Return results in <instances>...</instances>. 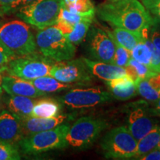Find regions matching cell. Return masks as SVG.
<instances>
[{"instance_id":"obj_1","label":"cell","mask_w":160,"mask_h":160,"mask_svg":"<svg viewBox=\"0 0 160 160\" xmlns=\"http://www.w3.org/2000/svg\"><path fill=\"white\" fill-rule=\"evenodd\" d=\"M96 11L100 19L113 27L140 33L153 21V17L139 0L106 1Z\"/></svg>"},{"instance_id":"obj_2","label":"cell","mask_w":160,"mask_h":160,"mask_svg":"<svg viewBox=\"0 0 160 160\" xmlns=\"http://www.w3.org/2000/svg\"><path fill=\"white\" fill-rule=\"evenodd\" d=\"M36 43L42 54L55 62L67 61L75 57V45L56 25L39 29Z\"/></svg>"},{"instance_id":"obj_3","label":"cell","mask_w":160,"mask_h":160,"mask_svg":"<svg viewBox=\"0 0 160 160\" xmlns=\"http://www.w3.org/2000/svg\"><path fill=\"white\" fill-rule=\"evenodd\" d=\"M69 124H61L54 128L25 136L18 143L19 148L24 154L37 155L56 149L67 147L66 135Z\"/></svg>"},{"instance_id":"obj_4","label":"cell","mask_w":160,"mask_h":160,"mask_svg":"<svg viewBox=\"0 0 160 160\" xmlns=\"http://www.w3.org/2000/svg\"><path fill=\"white\" fill-rule=\"evenodd\" d=\"M0 40L16 57L35 53L37 48L30 27L19 20H13L0 26Z\"/></svg>"},{"instance_id":"obj_5","label":"cell","mask_w":160,"mask_h":160,"mask_svg":"<svg viewBox=\"0 0 160 160\" xmlns=\"http://www.w3.org/2000/svg\"><path fill=\"white\" fill-rule=\"evenodd\" d=\"M63 0H35L22 6L17 17L38 29H43L57 24Z\"/></svg>"},{"instance_id":"obj_6","label":"cell","mask_w":160,"mask_h":160,"mask_svg":"<svg viewBox=\"0 0 160 160\" xmlns=\"http://www.w3.org/2000/svg\"><path fill=\"white\" fill-rule=\"evenodd\" d=\"M108 126V124L99 118L92 117L79 118L73 125L70 126L65 138L68 146L77 150L88 148Z\"/></svg>"},{"instance_id":"obj_7","label":"cell","mask_w":160,"mask_h":160,"mask_svg":"<svg viewBox=\"0 0 160 160\" xmlns=\"http://www.w3.org/2000/svg\"><path fill=\"white\" fill-rule=\"evenodd\" d=\"M100 145L108 159H128L135 157L137 140L127 127L120 126L111 129L104 136Z\"/></svg>"},{"instance_id":"obj_8","label":"cell","mask_w":160,"mask_h":160,"mask_svg":"<svg viewBox=\"0 0 160 160\" xmlns=\"http://www.w3.org/2000/svg\"><path fill=\"white\" fill-rule=\"evenodd\" d=\"M55 61L49 58L33 53L17 57L9 62L5 71L8 74L25 80L50 76V71Z\"/></svg>"},{"instance_id":"obj_9","label":"cell","mask_w":160,"mask_h":160,"mask_svg":"<svg viewBox=\"0 0 160 160\" xmlns=\"http://www.w3.org/2000/svg\"><path fill=\"white\" fill-rule=\"evenodd\" d=\"M50 76L58 81L67 84L85 85L93 82V74L82 58L63 62H55Z\"/></svg>"},{"instance_id":"obj_10","label":"cell","mask_w":160,"mask_h":160,"mask_svg":"<svg viewBox=\"0 0 160 160\" xmlns=\"http://www.w3.org/2000/svg\"><path fill=\"white\" fill-rule=\"evenodd\" d=\"M109 92L99 88H72L60 98L62 104L71 109L82 110L91 108L111 101Z\"/></svg>"},{"instance_id":"obj_11","label":"cell","mask_w":160,"mask_h":160,"mask_svg":"<svg viewBox=\"0 0 160 160\" xmlns=\"http://www.w3.org/2000/svg\"><path fill=\"white\" fill-rule=\"evenodd\" d=\"M149 108L148 102L146 100H138L126 106L127 128L137 141L151 131L158 123L150 113Z\"/></svg>"},{"instance_id":"obj_12","label":"cell","mask_w":160,"mask_h":160,"mask_svg":"<svg viewBox=\"0 0 160 160\" xmlns=\"http://www.w3.org/2000/svg\"><path fill=\"white\" fill-rule=\"evenodd\" d=\"M87 51L93 60L113 64L116 48L113 39L108 31L93 28L88 38Z\"/></svg>"},{"instance_id":"obj_13","label":"cell","mask_w":160,"mask_h":160,"mask_svg":"<svg viewBox=\"0 0 160 160\" xmlns=\"http://www.w3.org/2000/svg\"><path fill=\"white\" fill-rule=\"evenodd\" d=\"M23 137L20 120L9 111L0 113V142L18 145Z\"/></svg>"},{"instance_id":"obj_14","label":"cell","mask_w":160,"mask_h":160,"mask_svg":"<svg viewBox=\"0 0 160 160\" xmlns=\"http://www.w3.org/2000/svg\"><path fill=\"white\" fill-rule=\"evenodd\" d=\"M71 116L59 114L53 117H28L20 120L23 137L54 128L68 119Z\"/></svg>"},{"instance_id":"obj_15","label":"cell","mask_w":160,"mask_h":160,"mask_svg":"<svg viewBox=\"0 0 160 160\" xmlns=\"http://www.w3.org/2000/svg\"><path fill=\"white\" fill-rule=\"evenodd\" d=\"M2 88L8 95L24 96L31 98L46 96V93L36 88L28 80L14 76L8 75L3 77Z\"/></svg>"},{"instance_id":"obj_16","label":"cell","mask_w":160,"mask_h":160,"mask_svg":"<svg viewBox=\"0 0 160 160\" xmlns=\"http://www.w3.org/2000/svg\"><path fill=\"white\" fill-rule=\"evenodd\" d=\"M106 85L108 88L112 97L118 100L125 101L138 94L135 82L128 74L107 81Z\"/></svg>"},{"instance_id":"obj_17","label":"cell","mask_w":160,"mask_h":160,"mask_svg":"<svg viewBox=\"0 0 160 160\" xmlns=\"http://www.w3.org/2000/svg\"><path fill=\"white\" fill-rule=\"evenodd\" d=\"M93 76L107 82L127 74L126 69L114 65L82 58Z\"/></svg>"},{"instance_id":"obj_18","label":"cell","mask_w":160,"mask_h":160,"mask_svg":"<svg viewBox=\"0 0 160 160\" xmlns=\"http://www.w3.org/2000/svg\"><path fill=\"white\" fill-rule=\"evenodd\" d=\"M5 98L4 102L8 111L19 120L31 117L36 99L17 95H9Z\"/></svg>"},{"instance_id":"obj_19","label":"cell","mask_w":160,"mask_h":160,"mask_svg":"<svg viewBox=\"0 0 160 160\" xmlns=\"http://www.w3.org/2000/svg\"><path fill=\"white\" fill-rule=\"evenodd\" d=\"M138 93L148 103L153 104L160 98V74L139 80L136 83Z\"/></svg>"},{"instance_id":"obj_20","label":"cell","mask_w":160,"mask_h":160,"mask_svg":"<svg viewBox=\"0 0 160 160\" xmlns=\"http://www.w3.org/2000/svg\"><path fill=\"white\" fill-rule=\"evenodd\" d=\"M62 109V102L51 98L36 100L31 117H53L59 115Z\"/></svg>"},{"instance_id":"obj_21","label":"cell","mask_w":160,"mask_h":160,"mask_svg":"<svg viewBox=\"0 0 160 160\" xmlns=\"http://www.w3.org/2000/svg\"><path fill=\"white\" fill-rule=\"evenodd\" d=\"M110 33L117 42L128 50L130 52L136 45H137L140 42L144 41L142 33L128 31L121 28L115 27L113 31H110Z\"/></svg>"},{"instance_id":"obj_22","label":"cell","mask_w":160,"mask_h":160,"mask_svg":"<svg viewBox=\"0 0 160 160\" xmlns=\"http://www.w3.org/2000/svg\"><path fill=\"white\" fill-rule=\"evenodd\" d=\"M36 88L45 93H55V92L65 91L71 88V84L63 83L58 81L51 76H45L37 79L28 80Z\"/></svg>"},{"instance_id":"obj_23","label":"cell","mask_w":160,"mask_h":160,"mask_svg":"<svg viewBox=\"0 0 160 160\" xmlns=\"http://www.w3.org/2000/svg\"><path fill=\"white\" fill-rule=\"evenodd\" d=\"M160 140V125H157L145 136L137 142V151L134 159L157 147Z\"/></svg>"},{"instance_id":"obj_24","label":"cell","mask_w":160,"mask_h":160,"mask_svg":"<svg viewBox=\"0 0 160 160\" xmlns=\"http://www.w3.org/2000/svg\"><path fill=\"white\" fill-rule=\"evenodd\" d=\"M125 69L127 74L133 79L135 83H137L139 80L148 79L158 74V73L151 68L139 62L132 57L130 59L128 65L125 68Z\"/></svg>"},{"instance_id":"obj_25","label":"cell","mask_w":160,"mask_h":160,"mask_svg":"<svg viewBox=\"0 0 160 160\" xmlns=\"http://www.w3.org/2000/svg\"><path fill=\"white\" fill-rule=\"evenodd\" d=\"M91 22H92L88 20H82L77 23L74 25L73 31L68 34L65 35L67 39L74 45H79L87 35Z\"/></svg>"},{"instance_id":"obj_26","label":"cell","mask_w":160,"mask_h":160,"mask_svg":"<svg viewBox=\"0 0 160 160\" xmlns=\"http://www.w3.org/2000/svg\"><path fill=\"white\" fill-rule=\"evenodd\" d=\"M131 56L139 62L151 68V51L145 41L140 42L131 51Z\"/></svg>"},{"instance_id":"obj_27","label":"cell","mask_w":160,"mask_h":160,"mask_svg":"<svg viewBox=\"0 0 160 160\" xmlns=\"http://www.w3.org/2000/svg\"><path fill=\"white\" fill-rule=\"evenodd\" d=\"M21 159L18 145L0 142V160Z\"/></svg>"},{"instance_id":"obj_28","label":"cell","mask_w":160,"mask_h":160,"mask_svg":"<svg viewBox=\"0 0 160 160\" xmlns=\"http://www.w3.org/2000/svg\"><path fill=\"white\" fill-rule=\"evenodd\" d=\"M108 31L109 33L111 34L109 30H108ZM113 41H114L115 48H116L115 57H114V61H113V64L117 66H119V67L125 68L128 65L129 61L131 58V52H130L128 50H127L124 47H122L121 45H119V43L117 42L114 39H113Z\"/></svg>"},{"instance_id":"obj_29","label":"cell","mask_w":160,"mask_h":160,"mask_svg":"<svg viewBox=\"0 0 160 160\" xmlns=\"http://www.w3.org/2000/svg\"><path fill=\"white\" fill-rule=\"evenodd\" d=\"M148 27L144 29L142 32V35L144 41L147 44L151 51V68L160 74V53L148 37Z\"/></svg>"},{"instance_id":"obj_30","label":"cell","mask_w":160,"mask_h":160,"mask_svg":"<svg viewBox=\"0 0 160 160\" xmlns=\"http://www.w3.org/2000/svg\"><path fill=\"white\" fill-rule=\"evenodd\" d=\"M68 9L78 13H96V9L91 0H77L74 3L66 5Z\"/></svg>"},{"instance_id":"obj_31","label":"cell","mask_w":160,"mask_h":160,"mask_svg":"<svg viewBox=\"0 0 160 160\" xmlns=\"http://www.w3.org/2000/svg\"><path fill=\"white\" fill-rule=\"evenodd\" d=\"M148 37L160 53V19L153 17V21L148 29Z\"/></svg>"},{"instance_id":"obj_32","label":"cell","mask_w":160,"mask_h":160,"mask_svg":"<svg viewBox=\"0 0 160 160\" xmlns=\"http://www.w3.org/2000/svg\"><path fill=\"white\" fill-rule=\"evenodd\" d=\"M22 6V0H0V17L13 13Z\"/></svg>"},{"instance_id":"obj_33","label":"cell","mask_w":160,"mask_h":160,"mask_svg":"<svg viewBox=\"0 0 160 160\" xmlns=\"http://www.w3.org/2000/svg\"><path fill=\"white\" fill-rule=\"evenodd\" d=\"M16 56L0 40V72L5 71L9 62Z\"/></svg>"},{"instance_id":"obj_34","label":"cell","mask_w":160,"mask_h":160,"mask_svg":"<svg viewBox=\"0 0 160 160\" xmlns=\"http://www.w3.org/2000/svg\"><path fill=\"white\" fill-rule=\"evenodd\" d=\"M145 8L153 17L160 19V0H141Z\"/></svg>"},{"instance_id":"obj_35","label":"cell","mask_w":160,"mask_h":160,"mask_svg":"<svg viewBox=\"0 0 160 160\" xmlns=\"http://www.w3.org/2000/svg\"><path fill=\"white\" fill-rule=\"evenodd\" d=\"M136 159L141 160H160V150L157 148H155L151 151L139 156Z\"/></svg>"},{"instance_id":"obj_36","label":"cell","mask_w":160,"mask_h":160,"mask_svg":"<svg viewBox=\"0 0 160 160\" xmlns=\"http://www.w3.org/2000/svg\"><path fill=\"white\" fill-rule=\"evenodd\" d=\"M149 111L153 117H160V98L157 102L152 104V107L150 108Z\"/></svg>"},{"instance_id":"obj_37","label":"cell","mask_w":160,"mask_h":160,"mask_svg":"<svg viewBox=\"0 0 160 160\" xmlns=\"http://www.w3.org/2000/svg\"><path fill=\"white\" fill-rule=\"evenodd\" d=\"M5 110V102L2 101V99H0V113Z\"/></svg>"},{"instance_id":"obj_38","label":"cell","mask_w":160,"mask_h":160,"mask_svg":"<svg viewBox=\"0 0 160 160\" xmlns=\"http://www.w3.org/2000/svg\"><path fill=\"white\" fill-rule=\"evenodd\" d=\"M77 1V0H63L64 3L66 4V5H69V4L74 3Z\"/></svg>"},{"instance_id":"obj_39","label":"cell","mask_w":160,"mask_h":160,"mask_svg":"<svg viewBox=\"0 0 160 160\" xmlns=\"http://www.w3.org/2000/svg\"><path fill=\"white\" fill-rule=\"evenodd\" d=\"M33 1H35V0H22V6L27 5V4L31 3Z\"/></svg>"},{"instance_id":"obj_40","label":"cell","mask_w":160,"mask_h":160,"mask_svg":"<svg viewBox=\"0 0 160 160\" xmlns=\"http://www.w3.org/2000/svg\"><path fill=\"white\" fill-rule=\"evenodd\" d=\"M2 76L1 74V72H0V88H2Z\"/></svg>"},{"instance_id":"obj_41","label":"cell","mask_w":160,"mask_h":160,"mask_svg":"<svg viewBox=\"0 0 160 160\" xmlns=\"http://www.w3.org/2000/svg\"><path fill=\"white\" fill-rule=\"evenodd\" d=\"M2 93H3V89H2V88H0V96L2 95Z\"/></svg>"},{"instance_id":"obj_42","label":"cell","mask_w":160,"mask_h":160,"mask_svg":"<svg viewBox=\"0 0 160 160\" xmlns=\"http://www.w3.org/2000/svg\"><path fill=\"white\" fill-rule=\"evenodd\" d=\"M119 1V0H107V2H117Z\"/></svg>"},{"instance_id":"obj_43","label":"cell","mask_w":160,"mask_h":160,"mask_svg":"<svg viewBox=\"0 0 160 160\" xmlns=\"http://www.w3.org/2000/svg\"><path fill=\"white\" fill-rule=\"evenodd\" d=\"M157 148H159V150H160V140H159V143H158V145H157Z\"/></svg>"}]
</instances>
